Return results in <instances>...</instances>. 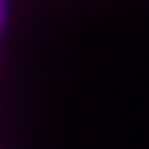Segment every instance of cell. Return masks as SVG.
<instances>
[{
	"instance_id": "cell-1",
	"label": "cell",
	"mask_w": 149,
	"mask_h": 149,
	"mask_svg": "<svg viewBox=\"0 0 149 149\" xmlns=\"http://www.w3.org/2000/svg\"><path fill=\"white\" fill-rule=\"evenodd\" d=\"M3 12H6V0H0V24H3Z\"/></svg>"
}]
</instances>
